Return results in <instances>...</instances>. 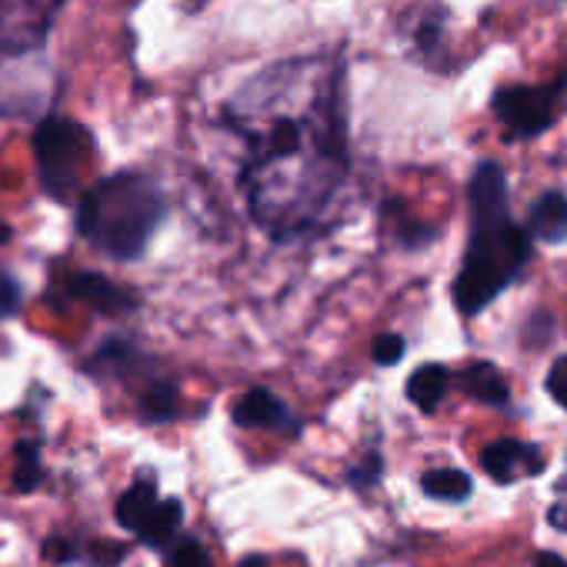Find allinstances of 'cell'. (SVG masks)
Wrapping results in <instances>:
<instances>
[{
	"instance_id": "obj_1",
	"label": "cell",
	"mask_w": 567,
	"mask_h": 567,
	"mask_svg": "<svg viewBox=\"0 0 567 567\" xmlns=\"http://www.w3.org/2000/svg\"><path fill=\"white\" fill-rule=\"evenodd\" d=\"M244 144L240 190L250 217L295 240L321 224L351 174L344 51L280 58L254 71L220 107Z\"/></svg>"
},
{
	"instance_id": "obj_2",
	"label": "cell",
	"mask_w": 567,
	"mask_h": 567,
	"mask_svg": "<svg viewBox=\"0 0 567 567\" xmlns=\"http://www.w3.org/2000/svg\"><path fill=\"white\" fill-rule=\"evenodd\" d=\"M471 230L454 280V305L464 318L481 315L520 277L530 260V234L511 217L507 177L497 161H481L467 181Z\"/></svg>"
},
{
	"instance_id": "obj_3",
	"label": "cell",
	"mask_w": 567,
	"mask_h": 567,
	"mask_svg": "<svg viewBox=\"0 0 567 567\" xmlns=\"http://www.w3.org/2000/svg\"><path fill=\"white\" fill-rule=\"evenodd\" d=\"M71 0H0V117H48L58 101L51 34Z\"/></svg>"
},
{
	"instance_id": "obj_4",
	"label": "cell",
	"mask_w": 567,
	"mask_h": 567,
	"mask_svg": "<svg viewBox=\"0 0 567 567\" xmlns=\"http://www.w3.org/2000/svg\"><path fill=\"white\" fill-rule=\"evenodd\" d=\"M167 217L164 187L144 171H117L78 200V234L114 260H137Z\"/></svg>"
},
{
	"instance_id": "obj_5",
	"label": "cell",
	"mask_w": 567,
	"mask_h": 567,
	"mask_svg": "<svg viewBox=\"0 0 567 567\" xmlns=\"http://www.w3.org/2000/svg\"><path fill=\"white\" fill-rule=\"evenodd\" d=\"M34 157L41 187L54 200H71L87 164L94 161V137L81 121L51 111L34 127Z\"/></svg>"
},
{
	"instance_id": "obj_6",
	"label": "cell",
	"mask_w": 567,
	"mask_h": 567,
	"mask_svg": "<svg viewBox=\"0 0 567 567\" xmlns=\"http://www.w3.org/2000/svg\"><path fill=\"white\" fill-rule=\"evenodd\" d=\"M567 94V71L544 84H507L491 97V111L504 127L507 141H534L554 127L557 111Z\"/></svg>"
},
{
	"instance_id": "obj_7",
	"label": "cell",
	"mask_w": 567,
	"mask_h": 567,
	"mask_svg": "<svg viewBox=\"0 0 567 567\" xmlns=\"http://www.w3.org/2000/svg\"><path fill=\"white\" fill-rule=\"evenodd\" d=\"M481 467L497 484H511L520 471L524 474H540L544 461H540V451L534 444H524V441H514V437H497L494 444H487L481 451Z\"/></svg>"
},
{
	"instance_id": "obj_8",
	"label": "cell",
	"mask_w": 567,
	"mask_h": 567,
	"mask_svg": "<svg viewBox=\"0 0 567 567\" xmlns=\"http://www.w3.org/2000/svg\"><path fill=\"white\" fill-rule=\"evenodd\" d=\"M234 424L237 427H270V431H301V421L291 414V408L284 404L277 394L267 388H250L237 404H234Z\"/></svg>"
},
{
	"instance_id": "obj_9",
	"label": "cell",
	"mask_w": 567,
	"mask_h": 567,
	"mask_svg": "<svg viewBox=\"0 0 567 567\" xmlns=\"http://www.w3.org/2000/svg\"><path fill=\"white\" fill-rule=\"evenodd\" d=\"M68 298L84 301V305H91L94 311L114 315V318H121V315H127V311L137 308V301H134L127 291H121L111 277L94 274V270H74V274L68 277Z\"/></svg>"
},
{
	"instance_id": "obj_10",
	"label": "cell",
	"mask_w": 567,
	"mask_h": 567,
	"mask_svg": "<svg viewBox=\"0 0 567 567\" xmlns=\"http://www.w3.org/2000/svg\"><path fill=\"white\" fill-rule=\"evenodd\" d=\"M530 237L544 240V244H564L567 240V194L560 190H544L527 214V227Z\"/></svg>"
},
{
	"instance_id": "obj_11",
	"label": "cell",
	"mask_w": 567,
	"mask_h": 567,
	"mask_svg": "<svg viewBox=\"0 0 567 567\" xmlns=\"http://www.w3.org/2000/svg\"><path fill=\"white\" fill-rule=\"evenodd\" d=\"M444 28H447V11L441 4H424L414 21H411V44L417 51V58L424 64H441V51H444Z\"/></svg>"
},
{
	"instance_id": "obj_12",
	"label": "cell",
	"mask_w": 567,
	"mask_h": 567,
	"mask_svg": "<svg viewBox=\"0 0 567 567\" xmlns=\"http://www.w3.org/2000/svg\"><path fill=\"white\" fill-rule=\"evenodd\" d=\"M457 388L467 398H474L481 404H491V408H507L511 404V388H507L504 374L487 361H477V364L464 368L461 378H457Z\"/></svg>"
},
{
	"instance_id": "obj_13",
	"label": "cell",
	"mask_w": 567,
	"mask_h": 567,
	"mask_svg": "<svg viewBox=\"0 0 567 567\" xmlns=\"http://www.w3.org/2000/svg\"><path fill=\"white\" fill-rule=\"evenodd\" d=\"M181 524H184V507H181V501H177V497H164V501L154 504V511H151L147 520L134 530V537H137L141 544H147V547L164 550V547L174 544Z\"/></svg>"
},
{
	"instance_id": "obj_14",
	"label": "cell",
	"mask_w": 567,
	"mask_h": 567,
	"mask_svg": "<svg viewBox=\"0 0 567 567\" xmlns=\"http://www.w3.org/2000/svg\"><path fill=\"white\" fill-rule=\"evenodd\" d=\"M451 388V371L444 364H421L411 378H408V401L424 411V414H434L437 404L444 401Z\"/></svg>"
},
{
	"instance_id": "obj_15",
	"label": "cell",
	"mask_w": 567,
	"mask_h": 567,
	"mask_svg": "<svg viewBox=\"0 0 567 567\" xmlns=\"http://www.w3.org/2000/svg\"><path fill=\"white\" fill-rule=\"evenodd\" d=\"M157 501H161V497H157V487H154L151 481H134V484L117 497L114 517H117V524H121L124 530L134 534V530L147 520V514L154 511Z\"/></svg>"
},
{
	"instance_id": "obj_16",
	"label": "cell",
	"mask_w": 567,
	"mask_h": 567,
	"mask_svg": "<svg viewBox=\"0 0 567 567\" xmlns=\"http://www.w3.org/2000/svg\"><path fill=\"white\" fill-rule=\"evenodd\" d=\"M141 351L134 348V344H127V341H117V338H111V341H104L101 348H97V354L84 364L91 374H111V378H127L134 368H141Z\"/></svg>"
},
{
	"instance_id": "obj_17",
	"label": "cell",
	"mask_w": 567,
	"mask_h": 567,
	"mask_svg": "<svg viewBox=\"0 0 567 567\" xmlns=\"http://www.w3.org/2000/svg\"><path fill=\"white\" fill-rule=\"evenodd\" d=\"M421 491L434 501H447V504H461L471 497L474 481L471 474L457 471V467H434L421 477Z\"/></svg>"
},
{
	"instance_id": "obj_18",
	"label": "cell",
	"mask_w": 567,
	"mask_h": 567,
	"mask_svg": "<svg viewBox=\"0 0 567 567\" xmlns=\"http://www.w3.org/2000/svg\"><path fill=\"white\" fill-rule=\"evenodd\" d=\"M137 408H141V417H144L147 424H167V421H174L177 411H181L177 384H171V381H151V384L144 388Z\"/></svg>"
},
{
	"instance_id": "obj_19",
	"label": "cell",
	"mask_w": 567,
	"mask_h": 567,
	"mask_svg": "<svg viewBox=\"0 0 567 567\" xmlns=\"http://www.w3.org/2000/svg\"><path fill=\"white\" fill-rule=\"evenodd\" d=\"M14 491L18 494H31L41 487L44 481V464H41V444L38 441H18L14 447Z\"/></svg>"
},
{
	"instance_id": "obj_20",
	"label": "cell",
	"mask_w": 567,
	"mask_h": 567,
	"mask_svg": "<svg viewBox=\"0 0 567 567\" xmlns=\"http://www.w3.org/2000/svg\"><path fill=\"white\" fill-rule=\"evenodd\" d=\"M167 567H214L210 554L204 550V544L190 534L174 537V544L167 547Z\"/></svg>"
},
{
	"instance_id": "obj_21",
	"label": "cell",
	"mask_w": 567,
	"mask_h": 567,
	"mask_svg": "<svg viewBox=\"0 0 567 567\" xmlns=\"http://www.w3.org/2000/svg\"><path fill=\"white\" fill-rule=\"evenodd\" d=\"M344 477H348V484H351L354 491H371V487H378L381 477H384V457H381L378 451H371L361 464L348 467Z\"/></svg>"
},
{
	"instance_id": "obj_22",
	"label": "cell",
	"mask_w": 567,
	"mask_h": 567,
	"mask_svg": "<svg viewBox=\"0 0 567 567\" xmlns=\"http://www.w3.org/2000/svg\"><path fill=\"white\" fill-rule=\"evenodd\" d=\"M404 351H408L404 338H401V334H391V331H388V334H378L374 344H371V358H374V364H381V368L401 364Z\"/></svg>"
},
{
	"instance_id": "obj_23",
	"label": "cell",
	"mask_w": 567,
	"mask_h": 567,
	"mask_svg": "<svg viewBox=\"0 0 567 567\" xmlns=\"http://www.w3.org/2000/svg\"><path fill=\"white\" fill-rule=\"evenodd\" d=\"M24 305V288L21 280L8 270H0V318H14Z\"/></svg>"
},
{
	"instance_id": "obj_24",
	"label": "cell",
	"mask_w": 567,
	"mask_h": 567,
	"mask_svg": "<svg viewBox=\"0 0 567 567\" xmlns=\"http://www.w3.org/2000/svg\"><path fill=\"white\" fill-rule=\"evenodd\" d=\"M41 554H44V560L48 564H54V567H68V564H74L78 557H81V547L71 540V537H48L44 540V547H41Z\"/></svg>"
},
{
	"instance_id": "obj_25",
	"label": "cell",
	"mask_w": 567,
	"mask_h": 567,
	"mask_svg": "<svg viewBox=\"0 0 567 567\" xmlns=\"http://www.w3.org/2000/svg\"><path fill=\"white\" fill-rule=\"evenodd\" d=\"M127 544H114V540H94L87 547V560L91 567H117L124 557H127Z\"/></svg>"
},
{
	"instance_id": "obj_26",
	"label": "cell",
	"mask_w": 567,
	"mask_h": 567,
	"mask_svg": "<svg viewBox=\"0 0 567 567\" xmlns=\"http://www.w3.org/2000/svg\"><path fill=\"white\" fill-rule=\"evenodd\" d=\"M547 394L567 411V354L550 364V371H547Z\"/></svg>"
},
{
	"instance_id": "obj_27",
	"label": "cell",
	"mask_w": 567,
	"mask_h": 567,
	"mask_svg": "<svg viewBox=\"0 0 567 567\" xmlns=\"http://www.w3.org/2000/svg\"><path fill=\"white\" fill-rule=\"evenodd\" d=\"M547 524L554 530H564L567 534V501H557V504L547 507Z\"/></svg>"
},
{
	"instance_id": "obj_28",
	"label": "cell",
	"mask_w": 567,
	"mask_h": 567,
	"mask_svg": "<svg viewBox=\"0 0 567 567\" xmlns=\"http://www.w3.org/2000/svg\"><path fill=\"white\" fill-rule=\"evenodd\" d=\"M534 567H567V557H560V554H554V550H540V554L534 557Z\"/></svg>"
},
{
	"instance_id": "obj_29",
	"label": "cell",
	"mask_w": 567,
	"mask_h": 567,
	"mask_svg": "<svg viewBox=\"0 0 567 567\" xmlns=\"http://www.w3.org/2000/svg\"><path fill=\"white\" fill-rule=\"evenodd\" d=\"M237 567H270V560L264 554H247Z\"/></svg>"
},
{
	"instance_id": "obj_30",
	"label": "cell",
	"mask_w": 567,
	"mask_h": 567,
	"mask_svg": "<svg viewBox=\"0 0 567 567\" xmlns=\"http://www.w3.org/2000/svg\"><path fill=\"white\" fill-rule=\"evenodd\" d=\"M8 240H11V227L0 224V244H8Z\"/></svg>"
}]
</instances>
